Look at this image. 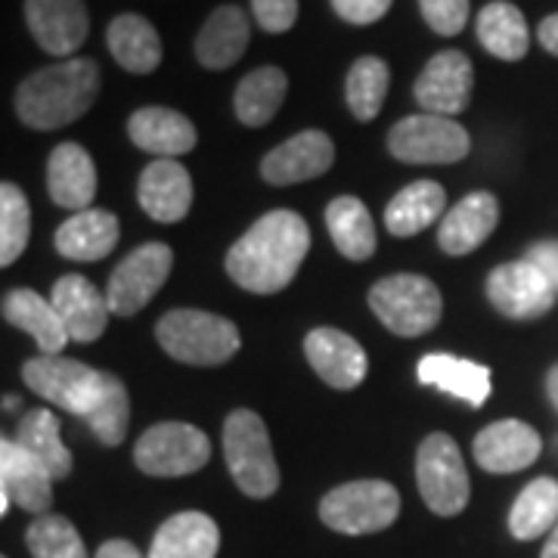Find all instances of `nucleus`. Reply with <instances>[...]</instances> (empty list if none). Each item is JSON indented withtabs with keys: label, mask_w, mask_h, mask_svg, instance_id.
I'll return each instance as SVG.
<instances>
[{
	"label": "nucleus",
	"mask_w": 558,
	"mask_h": 558,
	"mask_svg": "<svg viewBox=\"0 0 558 558\" xmlns=\"http://www.w3.org/2000/svg\"><path fill=\"white\" fill-rule=\"evenodd\" d=\"M119 218L102 208L78 211L57 230V252L69 260H102L119 245Z\"/></svg>",
	"instance_id": "cd10ccee"
},
{
	"label": "nucleus",
	"mask_w": 558,
	"mask_h": 558,
	"mask_svg": "<svg viewBox=\"0 0 558 558\" xmlns=\"http://www.w3.org/2000/svg\"><path fill=\"white\" fill-rule=\"evenodd\" d=\"M22 379L38 398L50 400L72 416L87 418L100 400L106 373L62 354H38L22 363Z\"/></svg>",
	"instance_id": "0eeeda50"
},
{
	"label": "nucleus",
	"mask_w": 558,
	"mask_h": 558,
	"mask_svg": "<svg viewBox=\"0 0 558 558\" xmlns=\"http://www.w3.org/2000/svg\"><path fill=\"white\" fill-rule=\"evenodd\" d=\"M524 260H531L543 277L556 286L558 292V240H539L527 248Z\"/></svg>",
	"instance_id": "37998d69"
},
{
	"label": "nucleus",
	"mask_w": 558,
	"mask_h": 558,
	"mask_svg": "<svg viewBox=\"0 0 558 558\" xmlns=\"http://www.w3.org/2000/svg\"><path fill=\"white\" fill-rule=\"evenodd\" d=\"M558 524V481L537 478L531 481L515 499L509 512V534L515 539H537L553 534Z\"/></svg>",
	"instance_id": "f704fd0d"
},
{
	"label": "nucleus",
	"mask_w": 558,
	"mask_h": 558,
	"mask_svg": "<svg viewBox=\"0 0 558 558\" xmlns=\"http://www.w3.org/2000/svg\"><path fill=\"white\" fill-rule=\"evenodd\" d=\"M472 94H475V65L462 50L435 53L413 84V97L422 106V112L444 119L465 112Z\"/></svg>",
	"instance_id": "f8f14e48"
},
{
	"label": "nucleus",
	"mask_w": 558,
	"mask_h": 558,
	"mask_svg": "<svg viewBox=\"0 0 558 558\" xmlns=\"http://www.w3.org/2000/svg\"><path fill=\"white\" fill-rule=\"evenodd\" d=\"M211 444L190 422H159L143 432L134 447V462L149 478H183L208 465Z\"/></svg>",
	"instance_id": "1a4fd4ad"
},
{
	"label": "nucleus",
	"mask_w": 558,
	"mask_h": 558,
	"mask_svg": "<svg viewBox=\"0 0 558 558\" xmlns=\"http://www.w3.org/2000/svg\"><path fill=\"white\" fill-rule=\"evenodd\" d=\"M311 252V230L301 215L277 208L258 218L227 252V277L245 292L274 295L292 286Z\"/></svg>",
	"instance_id": "f257e3e1"
},
{
	"label": "nucleus",
	"mask_w": 558,
	"mask_h": 558,
	"mask_svg": "<svg viewBox=\"0 0 558 558\" xmlns=\"http://www.w3.org/2000/svg\"><path fill=\"white\" fill-rule=\"evenodd\" d=\"M223 457L227 469L245 497L267 499L279 490V465L270 432L252 410H233L223 422Z\"/></svg>",
	"instance_id": "20e7f679"
},
{
	"label": "nucleus",
	"mask_w": 558,
	"mask_h": 558,
	"mask_svg": "<svg viewBox=\"0 0 558 558\" xmlns=\"http://www.w3.org/2000/svg\"><path fill=\"white\" fill-rule=\"evenodd\" d=\"M174 252L165 242H146L134 248L109 277L106 301L116 317H134L156 299L161 286L171 277Z\"/></svg>",
	"instance_id": "9b49d317"
},
{
	"label": "nucleus",
	"mask_w": 558,
	"mask_h": 558,
	"mask_svg": "<svg viewBox=\"0 0 558 558\" xmlns=\"http://www.w3.org/2000/svg\"><path fill=\"white\" fill-rule=\"evenodd\" d=\"M400 515V494L395 484L379 478L348 481L319 499V521L348 537L379 534Z\"/></svg>",
	"instance_id": "39448f33"
},
{
	"label": "nucleus",
	"mask_w": 558,
	"mask_h": 558,
	"mask_svg": "<svg viewBox=\"0 0 558 558\" xmlns=\"http://www.w3.org/2000/svg\"><path fill=\"white\" fill-rule=\"evenodd\" d=\"M248 38H252L248 16L242 13L240 7L223 3L205 20L199 35H196V60L211 72H223V69L236 65L245 57Z\"/></svg>",
	"instance_id": "b1692460"
},
{
	"label": "nucleus",
	"mask_w": 558,
	"mask_h": 558,
	"mask_svg": "<svg viewBox=\"0 0 558 558\" xmlns=\"http://www.w3.org/2000/svg\"><path fill=\"white\" fill-rule=\"evenodd\" d=\"M140 208L159 223H178L193 208V178L178 159H156L137 183Z\"/></svg>",
	"instance_id": "6ab92c4d"
},
{
	"label": "nucleus",
	"mask_w": 558,
	"mask_h": 558,
	"mask_svg": "<svg viewBox=\"0 0 558 558\" xmlns=\"http://www.w3.org/2000/svg\"><path fill=\"white\" fill-rule=\"evenodd\" d=\"M418 10L425 25L440 38H453L469 22V0H418Z\"/></svg>",
	"instance_id": "ea45409f"
},
{
	"label": "nucleus",
	"mask_w": 558,
	"mask_h": 558,
	"mask_svg": "<svg viewBox=\"0 0 558 558\" xmlns=\"http://www.w3.org/2000/svg\"><path fill=\"white\" fill-rule=\"evenodd\" d=\"M252 13L264 32L286 35L299 22V0H252Z\"/></svg>",
	"instance_id": "a19ab883"
},
{
	"label": "nucleus",
	"mask_w": 558,
	"mask_h": 558,
	"mask_svg": "<svg viewBox=\"0 0 558 558\" xmlns=\"http://www.w3.org/2000/svg\"><path fill=\"white\" fill-rule=\"evenodd\" d=\"M487 299L502 317L537 319L556 307V286L539 274L531 260H509L490 270L487 277Z\"/></svg>",
	"instance_id": "ddd939ff"
},
{
	"label": "nucleus",
	"mask_w": 558,
	"mask_h": 558,
	"mask_svg": "<svg viewBox=\"0 0 558 558\" xmlns=\"http://www.w3.org/2000/svg\"><path fill=\"white\" fill-rule=\"evenodd\" d=\"M10 502H16L22 512H32L35 519L50 515L53 475L28 450H22L16 440L3 438L0 440V515L10 512Z\"/></svg>",
	"instance_id": "4468645a"
},
{
	"label": "nucleus",
	"mask_w": 558,
	"mask_h": 558,
	"mask_svg": "<svg viewBox=\"0 0 558 558\" xmlns=\"http://www.w3.org/2000/svg\"><path fill=\"white\" fill-rule=\"evenodd\" d=\"M537 40L549 57H558V13H553V16H546V20L539 22Z\"/></svg>",
	"instance_id": "a18cd8bd"
},
{
	"label": "nucleus",
	"mask_w": 558,
	"mask_h": 558,
	"mask_svg": "<svg viewBox=\"0 0 558 558\" xmlns=\"http://www.w3.org/2000/svg\"><path fill=\"white\" fill-rule=\"evenodd\" d=\"M304 357L329 388L351 391L366 379V351L360 341L341 329L319 326L304 339Z\"/></svg>",
	"instance_id": "a211bd4d"
},
{
	"label": "nucleus",
	"mask_w": 558,
	"mask_h": 558,
	"mask_svg": "<svg viewBox=\"0 0 558 558\" xmlns=\"http://www.w3.org/2000/svg\"><path fill=\"white\" fill-rule=\"evenodd\" d=\"M447 193L435 180H416L410 186H403L395 199L385 208V227L391 236H416L425 227H432L444 215Z\"/></svg>",
	"instance_id": "7c9ffc66"
},
{
	"label": "nucleus",
	"mask_w": 558,
	"mask_h": 558,
	"mask_svg": "<svg viewBox=\"0 0 558 558\" xmlns=\"http://www.w3.org/2000/svg\"><path fill=\"white\" fill-rule=\"evenodd\" d=\"M47 193L60 208L87 211L97 196V165L81 143H60L47 159Z\"/></svg>",
	"instance_id": "5701e85b"
},
{
	"label": "nucleus",
	"mask_w": 558,
	"mask_h": 558,
	"mask_svg": "<svg viewBox=\"0 0 558 558\" xmlns=\"http://www.w3.org/2000/svg\"><path fill=\"white\" fill-rule=\"evenodd\" d=\"M388 87H391V69L388 62L379 57H360L354 65L348 69V78H344V100L348 109L357 121H373L385 106L388 97Z\"/></svg>",
	"instance_id": "c9c22d12"
},
{
	"label": "nucleus",
	"mask_w": 558,
	"mask_h": 558,
	"mask_svg": "<svg viewBox=\"0 0 558 558\" xmlns=\"http://www.w3.org/2000/svg\"><path fill=\"white\" fill-rule=\"evenodd\" d=\"M481 47L502 62H519L531 50V28L527 20L515 3L509 0H494L478 13L475 22Z\"/></svg>",
	"instance_id": "c756f323"
},
{
	"label": "nucleus",
	"mask_w": 558,
	"mask_h": 558,
	"mask_svg": "<svg viewBox=\"0 0 558 558\" xmlns=\"http://www.w3.org/2000/svg\"><path fill=\"white\" fill-rule=\"evenodd\" d=\"M3 319L10 326H16L22 332H28L40 354H60L69 341L65 323L60 311L53 307L50 299H40L35 289H13L3 299Z\"/></svg>",
	"instance_id": "bb28decb"
},
{
	"label": "nucleus",
	"mask_w": 558,
	"mask_h": 558,
	"mask_svg": "<svg viewBox=\"0 0 558 558\" xmlns=\"http://www.w3.org/2000/svg\"><path fill=\"white\" fill-rule=\"evenodd\" d=\"M16 407H20V398H16V395H13V398H7V410H16Z\"/></svg>",
	"instance_id": "09e8293b"
},
{
	"label": "nucleus",
	"mask_w": 558,
	"mask_h": 558,
	"mask_svg": "<svg viewBox=\"0 0 558 558\" xmlns=\"http://www.w3.org/2000/svg\"><path fill=\"white\" fill-rule=\"evenodd\" d=\"M109 53L131 75H153L161 65V38L156 25L140 13H121L106 28Z\"/></svg>",
	"instance_id": "393cba45"
},
{
	"label": "nucleus",
	"mask_w": 558,
	"mask_h": 558,
	"mask_svg": "<svg viewBox=\"0 0 558 558\" xmlns=\"http://www.w3.org/2000/svg\"><path fill=\"white\" fill-rule=\"evenodd\" d=\"M395 0H332L336 16L348 25H373L388 16Z\"/></svg>",
	"instance_id": "79ce46f5"
},
{
	"label": "nucleus",
	"mask_w": 558,
	"mask_h": 558,
	"mask_svg": "<svg viewBox=\"0 0 558 558\" xmlns=\"http://www.w3.org/2000/svg\"><path fill=\"white\" fill-rule=\"evenodd\" d=\"M218 521L205 512H178L161 524L146 558H218Z\"/></svg>",
	"instance_id": "a878e982"
},
{
	"label": "nucleus",
	"mask_w": 558,
	"mask_h": 558,
	"mask_svg": "<svg viewBox=\"0 0 558 558\" xmlns=\"http://www.w3.org/2000/svg\"><path fill=\"white\" fill-rule=\"evenodd\" d=\"M546 395H549L553 407L558 410V363L549 369V376H546Z\"/></svg>",
	"instance_id": "49530a36"
},
{
	"label": "nucleus",
	"mask_w": 558,
	"mask_h": 558,
	"mask_svg": "<svg viewBox=\"0 0 558 558\" xmlns=\"http://www.w3.org/2000/svg\"><path fill=\"white\" fill-rule=\"evenodd\" d=\"M416 484L425 506L435 515L453 519L459 512H465L469 497H472V484H469V472H465L457 440L450 435L435 432L418 444Z\"/></svg>",
	"instance_id": "6e6552de"
},
{
	"label": "nucleus",
	"mask_w": 558,
	"mask_h": 558,
	"mask_svg": "<svg viewBox=\"0 0 558 558\" xmlns=\"http://www.w3.org/2000/svg\"><path fill=\"white\" fill-rule=\"evenodd\" d=\"M32 236V208L16 183H0V264L10 267L22 258Z\"/></svg>",
	"instance_id": "4c0bfd02"
},
{
	"label": "nucleus",
	"mask_w": 558,
	"mask_h": 558,
	"mask_svg": "<svg viewBox=\"0 0 558 558\" xmlns=\"http://www.w3.org/2000/svg\"><path fill=\"white\" fill-rule=\"evenodd\" d=\"M416 376L422 385H432L450 398L465 400L472 407H484L490 398V369L472 360L450 354H428L418 360Z\"/></svg>",
	"instance_id": "c85d7f7f"
},
{
	"label": "nucleus",
	"mask_w": 558,
	"mask_h": 558,
	"mask_svg": "<svg viewBox=\"0 0 558 558\" xmlns=\"http://www.w3.org/2000/svg\"><path fill=\"white\" fill-rule=\"evenodd\" d=\"M128 137L137 149L153 153L159 159H178L183 153H193L196 143H199L196 124L186 119L183 112L168 109V106H143V109H137L128 119Z\"/></svg>",
	"instance_id": "aec40b11"
},
{
	"label": "nucleus",
	"mask_w": 558,
	"mask_h": 558,
	"mask_svg": "<svg viewBox=\"0 0 558 558\" xmlns=\"http://www.w3.org/2000/svg\"><path fill=\"white\" fill-rule=\"evenodd\" d=\"M499 223V202L494 193H469L465 199H459L444 220H440L438 230V245L453 255H472L475 248H481L484 242L490 240V233L497 230Z\"/></svg>",
	"instance_id": "412c9836"
},
{
	"label": "nucleus",
	"mask_w": 558,
	"mask_h": 558,
	"mask_svg": "<svg viewBox=\"0 0 558 558\" xmlns=\"http://www.w3.org/2000/svg\"><path fill=\"white\" fill-rule=\"evenodd\" d=\"M539 558H558V524L553 527V534H549V539H546V546H543Z\"/></svg>",
	"instance_id": "de8ad7c7"
},
{
	"label": "nucleus",
	"mask_w": 558,
	"mask_h": 558,
	"mask_svg": "<svg viewBox=\"0 0 558 558\" xmlns=\"http://www.w3.org/2000/svg\"><path fill=\"white\" fill-rule=\"evenodd\" d=\"M102 87L97 60H60L32 72L16 90V116L32 131H57L90 112Z\"/></svg>",
	"instance_id": "f03ea898"
},
{
	"label": "nucleus",
	"mask_w": 558,
	"mask_h": 558,
	"mask_svg": "<svg viewBox=\"0 0 558 558\" xmlns=\"http://www.w3.org/2000/svg\"><path fill=\"white\" fill-rule=\"evenodd\" d=\"M472 149L469 131L444 116H410L388 131V153L403 165H453Z\"/></svg>",
	"instance_id": "9d476101"
},
{
	"label": "nucleus",
	"mask_w": 558,
	"mask_h": 558,
	"mask_svg": "<svg viewBox=\"0 0 558 558\" xmlns=\"http://www.w3.org/2000/svg\"><path fill=\"white\" fill-rule=\"evenodd\" d=\"M94 558H146L131 539H106Z\"/></svg>",
	"instance_id": "c03bdc74"
},
{
	"label": "nucleus",
	"mask_w": 558,
	"mask_h": 558,
	"mask_svg": "<svg viewBox=\"0 0 558 558\" xmlns=\"http://www.w3.org/2000/svg\"><path fill=\"white\" fill-rule=\"evenodd\" d=\"M28 553L32 558H87L84 539L75 524L62 515H40L28 524Z\"/></svg>",
	"instance_id": "58836bf2"
},
{
	"label": "nucleus",
	"mask_w": 558,
	"mask_h": 558,
	"mask_svg": "<svg viewBox=\"0 0 558 558\" xmlns=\"http://www.w3.org/2000/svg\"><path fill=\"white\" fill-rule=\"evenodd\" d=\"M369 311L400 339H416L440 323V289L418 274H395L369 289Z\"/></svg>",
	"instance_id": "423d86ee"
},
{
	"label": "nucleus",
	"mask_w": 558,
	"mask_h": 558,
	"mask_svg": "<svg viewBox=\"0 0 558 558\" xmlns=\"http://www.w3.org/2000/svg\"><path fill=\"white\" fill-rule=\"evenodd\" d=\"M16 444L38 459L40 465L53 475V481H62L72 475L75 459L69 447L60 438V422L50 410H28L16 425Z\"/></svg>",
	"instance_id": "72a5a7b5"
},
{
	"label": "nucleus",
	"mask_w": 558,
	"mask_h": 558,
	"mask_svg": "<svg viewBox=\"0 0 558 558\" xmlns=\"http://www.w3.org/2000/svg\"><path fill=\"white\" fill-rule=\"evenodd\" d=\"M53 307L60 311L62 323H65V332L69 339L81 341H97L106 332V323H109V301L100 295V289L94 282H87L78 274H65L53 282Z\"/></svg>",
	"instance_id": "4be33fe9"
},
{
	"label": "nucleus",
	"mask_w": 558,
	"mask_h": 558,
	"mask_svg": "<svg viewBox=\"0 0 558 558\" xmlns=\"http://www.w3.org/2000/svg\"><path fill=\"white\" fill-rule=\"evenodd\" d=\"M25 22L40 50L62 60H72L90 35L84 0H25Z\"/></svg>",
	"instance_id": "dca6fc26"
},
{
	"label": "nucleus",
	"mask_w": 558,
	"mask_h": 558,
	"mask_svg": "<svg viewBox=\"0 0 558 558\" xmlns=\"http://www.w3.org/2000/svg\"><path fill=\"white\" fill-rule=\"evenodd\" d=\"M475 462L490 475H512L531 469L543 453L537 428L521 418H499L475 438Z\"/></svg>",
	"instance_id": "f3484780"
},
{
	"label": "nucleus",
	"mask_w": 558,
	"mask_h": 558,
	"mask_svg": "<svg viewBox=\"0 0 558 558\" xmlns=\"http://www.w3.org/2000/svg\"><path fill=\"white\" fill-rule=\"evenodd\" d=\"M326 227L341 255L348 260H369L376 255V223L369 208L357 196H339L326 208Z\"/></svg>",
	"instance_id": "2f4dec72"
},
{
	"label": "nucleus",
	"mask_w": 558,
	"mask_h": 558,
	"mask_svg": "<svg viewBox=\"0 0 558 558\" xmlns=\"http://www.w3.org/2000/svg\"><path fill=\"white\" fill-rule=\"evenodd\" d=\"M156 339L168 357L186 366H220L240 351V329L227 317L174 307L156 323Z\"/></svg>",
	"instance_id": "7ed1b4c3"
},
{
	"label": "nucleus",
	"mask_w": 558,
	"mask_h": 558,
	"mask_svg": "<svg viewBox=\"0 0 558 558\" xmlns=\"http://www.w3.org/2000/svg\"><path fill=\"white\" fill-rule=\"evenodd\" d=\"M289 94V78L277 65H260L240 81L233 94V112L245 128H264L274 121Z\"/></svg>",
	"instance_id": "473e14b6"
},
{
	"label": "nucleus",
	"mask_w": 558,
	"mask_h": 558,
	"mask_svg": "<svg viewBox=\"0 0 558 558\" xmlns=\"http://www.w3.org/2000/svg\"><path fill=\"white\" fill-rule=\"evenodd\" d=\"M332 165H336V143L326 131L311 128L270 149L260 159V178L270 186H292V183L323 178Z\"/></svg>",
	"instance_id": "2eb2a0df"
},
{
	"label": "nucleus",
	"mask_w": 558,
	"mask_h": 558,
	"mask_svg": "<svg viewBox=\"0 0 558 558\" xmlns=\"http://www.w3.org/2000/svg\"><path fill=\"white\" fill-rule=\"evenodd\" d=\"M87 428L94 432V438L100 440L102 447H119L121 440L128 438V425H131V395L128 385L106 373V385L97 400V407L90 410V416L84 418Z\"/></svg>",
	"instance_id": "e433bc0d"
}]
</instances>
